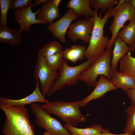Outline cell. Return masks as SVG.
Returning a JSON list of instances; mask_svg holds the SVG:
<instances>
[{
  "label": "cell",
  "mask_w": 135,
  "mask_h": 135,
  "mask_svg": "<svg viewBox=\"0 0 135 135\" xmlns=\"http://www.w3.org/2000/svg\"><path fill=\"white\" fill-rule=\"evenodd\" d=\"M6 119L2 132L4 135H35L34 126L30 120L28 109L24 106L0 104Z\"/></svg>",
  "instance_id": "6da1fadb"
},
{
  "label": "cell",
  "mask_w": 135,
  "mask_h": 135,
  "mask_svg": "<svg viewBox=\"0 0 135 135\" xmlns=\"http://www.w3.org/2000/svg\"><path fill=\"white\" fill-rule=\"evenodd\" d=\"M113 8L108 10L102 18L101 11L98 15L97 10H94V25L88 46L84 54V57L87 60L102 54L104 52L105 48L108 46L110 40L108 37L104 36V28L109 21L108 18Z\"/></svg>",
  "instance_id": "7a4b0ae2"
},
{
  "label": "cell",
  "mask_w": 135,
  "mask_h": 135,
  "mask_svg": "<svg viewBox=\"0 0 135 135\" xmlns=\"http://www.w3.org/2000/svg\"><path fill=\"white\" fill-rule=\"evenodd\" d=\"M80 101L66 102L57 100L43 103L40 106L44 110L58 116L66 123L75 126L87 120L80 110Z\"/></svg>",
  "instance_id": "3957f363"
},
{
  "label": "cell",
  "mask_w": 135,
  "mask_h": 135,
  "mask_svg": "<svg viewBox=\"0 0 135 135\" xmlns=\"http://www.w3.org/2000/svg\"><path fill=\"white\" fill-rule=\"evenodd\" d=\"M98 56L74 66H69L68 64V60L64 59L62 67L59 70V75L50 89L48 96H50L63 88L66 85L69 87L76 84L80 75L92 65Z\"/></svg>",
  "instance_id": "277c9868"
},
{
  "label": "cell",
  "mask_w": 135,
  "mask_h": 135,
  "mask_svg": "<svg viewBox=\"0 0 135 135\" xmlns=\"http://www.w3.org/2000/svg\"><path fill=\"white\" fill-rule=\"evenodd\" d=\"M112 51V48H106L98 56L92 65L82 74L79 80L84 82L88 86L94 87L96 85L98 76L104 75L109 80L112 71L110 61Z\"/></svg>",
  "instance_id": "5b68a950"
},
{
  "label": "cell",
  "mask_w": 135,
  "mask_h": 135,
  "mask_svg": "<svg viewBox=\"0 0 135 135\" xmlns=\"http://www.w3.org/2000/svg\"><path fill=\"white\" fill-rule=\"evenodd\" d=\"M112 16L114 19L109 28L112 36L106 48H112L113 46L115 38L120 30L124 27L125 23L135 19V10L130 5L128 0H118L117 5L112 8L110 18Z\"/></svg>",
  "instance_id": "8992f818"
},
{
  "label": "cell",
  "mask_w": 135,
  "mask_h": 135,
  "mask_svg": "<svg viewBox=\"0 0 135 135\" xmlns=\"http://www.w3.org/2000/svg\"><path fill=\"white\" fill-rule=\"evenodd\" d=\"M30 105L35 116V122L38 126L44 129L51 135H72L59 121L42 109L39 104L34 102Z\"/></svg>",
  "instance_id": "52a82bcc"
},
{
  "label": "cell",
  "mask_w": 135,
  "mask_h": 135,
  "mask_svg": "<svg viewBox=\"0 0 135 135\" xmlns=\"http://www.w3.org/2000/svg\"><path fill=\"white\" fill-rule=\"evenodd\" d=\"M34 68L33 78L39 80L41 92L45 97L48 95L54 80L58 76L59 73L51 69L47 64L45 58L38 53Z\"/></svg>",
  "instance_id": "ba28073f"
},
{
  "label": "cell",
  "mask_w": 135,
  "mask_h": 135,
  "mask_svg": "<svg viewBox=\"0 0 135 135\" xmlns=\"http://www.w3.org/2000/svg\"><path fill=\"white\" fill-rule=\"evenodd\" d=\"M94 16L78 19L71 24L66 32L68 38L74 43L80 39L89 44L94 25Z\"/></svg>",
  "instance_id": "9c48e42d"
},
{
  "label": "cell",
  "mask_w": 135,
  "mask_h": 135,
  "mask_svg": "<svg viewBox=\"0 0 135 135\" xmlns=\"http://www.w3.org/2000/svg\"><path fill=\"white\" fill-rule=\"evenodd\" d=\"M78 16L73 9L69 8L59 20L50 24L47 28L51 34L63 44L66 43V34L72 22Z\"/></svg>",
  "instance_id": "30bf717a"
},
{
  "label": "cell",
  "mask_w": 135,
  "mask_h": 135,
  "mask_svg": "<svg viewBox=\"0 0 135 135\" xmlns=\"http://www.w3.org/2000/svg\"><path fill=\"white\" fill-rule=\"evenodd\" d=\"M34 3H32L27 8L22 10H14V16L15 22L20 26L19 31L22 34L24 30L28 32L30 26L37 24H47V22L36 18V16L40 12L41 9L38 8L37 11L33 12L31 10Z\"/></svg>",
  "instance_id": "8fae6325"
},
{
  "label": "cell",
  "mask_w": 135,
  "mask_h": 135,
  "mask_svg": "<svg viewBox=\"0 0 135 135\" xmlns=\"http://www.w3.org/2000/svg\"><path fill=\"white\" fill-rule=\"evenodd\" d=\"M49 101L42 94L39 87V82L36 80V86L33 92L25 98L19 100H12L3 97H0V104L22 106L36 102L47 103Z\"/></svg>",
  "instance_id": "7c38bea8"
},
{
  "label": "cell",
  "mask_w": 135,
  "mask_h": 135,
  "mask_svg": "<svg viewBox=\"0 0 135 135\" xmlns=\"http://www.w3.org/2000/svg\"><path fill=\"white\" fill-rule=\"evenodd\" d=\"M117 88L116 86L105 76L101 75L97 80L93 90L89 95L81 100L80 107L84 106L91 100L102 97L108 92Z\"/></svg>",
  "instance_id": "4fadbf2b"
},
{
  "label": "cell",
  "mask_w": 135,
  "mask_h": 135,
  "mask_svg": "<svg viewBox=\"0 0 135 135\" xmlns=\"http://www.w3.org/2000/svg\"><path fill=\"white\" fill-rule=\"evenodd\" d=\"M42 4V8L37 15L36 18L50 24H52L60 16L58 6L55 4L54 0H46Z\"/></svg>",
  "instance_id": "5bb4252c"
},
{
  "label": "cell",
  "mask_w": 135,
  "mask_h": 135,
  "mask_svg": "<svg viewBox=\"0 0 135 135\" xmlns=\"http://www.w3.org/2000/svg\"><path fill=\"white\" fill-rule=\"evenodd\" d=\"M22 34L17 27L14 29L8 28L7 26L0 24V42L16 46L20 45L22 40Z\"/></svg>",
  "instance_id": "9a60e30c"
},
{
  "label": "cell",
  "mask_w": 135,
  "mask_h": 135,
  "mask_svg": "<svg viewBox=\"0 0 135 135\" xmlns=\"http://www.w3.org/2000/svg\"><path fill=\"white\" fill-rule=\"evenodd\" d=\"M109 80L117 88L121 89L126 93L135 87V82L131 78L125 74L118 72L117 69L112 70Z\"/></svg>",
  "instance_id": "2e32d148"
},
{
  "label": "cell",
  "mask_w": 135,
  "mask_h": 135,
  "mask_svg": "<svg viewBox=\"0 0 135 135\" xmlns=\"http://www.w3.org/2000/svg\"><path fill=\"white\" fill-rule=\"evenodd\" d=\"M114 46L112 51V58L111 61L112 70L117 69L118 62L127 53L131 52V47L120 38L116 36L114 40Z\"/></svg>",
  "instance_id": "e0dca14e"
},
{
  "label": "cell",
  "mask_w": 135,
  "mask_h": 135,
  "mask_svg": "<svg viewBox=\"0 0 135 135\" xmlns=\"http://www.w3.org/2000/svg\"><path fill=\"white\" fill-rule=\"evenodd\" d=\"M90 0H70L67 3L66 7L74 10L78 16L94 17V12L90 8Z\"/></svg>",
  "instance_id": "ac0fdd59"
},
{
  "label": "cell",
  "mask_w": 135,
  "mask_h": 135,
  "mask_svg": "<svg viewBox=\"0 0 135 135\" xmlns=\"http://www.w3.org/2000/svg\"><path fill=\"white\" fill-rule=\"evenodd\" d=\"M86 49L84 46L73 44L70 48H66L63 50L64 58L74 64L83 59Z\"/></svg>",
  "instance_id": "d6986e66"
},
{
  "label": "cell",
  "mask_w": 135,
  "mask_h": 135,
  "mask_svg": "<svg viewBox=\"0 0 135 135\" xmlns=\"http://www.w3.org/2000/svg\"><path fill=\"white\" fill-rule=\"evenodd\" d=\"M119 62V72L127 75L135 82V58L132 56L130 52L125 54Z\"/></svg>",
  "instance_id": "ffe728a7"
},
{
  "label": "cell",
  "mask_w": 135,
  "mask_h": 135,
  "mask_svg": "<svg viewBox=\"0 0 135 135\" xmlns=\"http://www.w3.org/2000/svg\"><path fill=\"white\" fill-rule=\"evenodd\" d=\"M64 126L72 135H100L104 128L100 125L94 124L85 128H79L66 123Z\"/></svg>",
  "instance_id": "44dd1931"
},
{
  "label": "cell",
  "mask_w": 135,
  "mask_h": 135,
  "mask_svg": "<svg viewBox=\"0 0 135 135\" xmlns=\"http://www.w3.org/2000/svg\"><path fill=\"white\" fill-rule=\"evenodd\" d=\"M116 36L131 47L134 46L135 44V19L130 21L128 25L119 31Z\"/></svg>",
  "instance_id": "7402d4cb"
},
{
  "label": "cell",
  "mask_w": 135,
  "mask_h": 135,
  "mask_svg": "<svg viewBox=\"0 0 135 135\" xmlns=\"http://www.w3.org/2000/svg\"><path fill=\"white\" fill-rule=\"evenodd\" d=\"M125 112L127 117L124 132L134 134L135 132V104H131L127 108Z\"/></svg>",
  "instance_id": "603a6c76"
},
{
  "label": "cell",
  "mask_w": 135,
  "mask_h": 135,
  "mask_svg": "<svg viewBox=\"0 0 135 135\" xmlns=\"http://www.w3.org/2000/svg\"><path fill=\"white\" fill-rule=\"evenodd\" d=\"M48 66L53 70L57 71L61 68L64 60L63 50L45 58Z\"/></svg>",
  "instance_id": "cb8c5ba5"
},
{
  "label": "cell",
  "mask_w": 135,
  "mask_h": 135,
  "mask_svg": "<svg viewBox=\"0 0 135 135\" xmlns=\"http://www.w3.org/2000/svg\"><path fill=\"white\" fill-rule=\"evenodd\" d=\"M62 51L60 44L58 42L54 41L47 43L42 47L38 53L41 56L46 58Z\"/></svg>",
  "instance_id": "d4e9b609"
},
{
  "label": "cell",
  "mask_w": 135,
  "mask_h": 135,
  "mask_svg": "<svg viewBox=\"0 0 135 135\" xmlns=\"http://www.w3.org/2000/svg\"><path fill=\"white\" fill-rule=\"evenodd\" d=\"M118 2L117 0H90V6L93 7L95 10H100L102 12H104L113 8Z\"/></svg>",
  "instance_id": "484cf974"
},
{
  "label": "cell",
  "mask_w": 135,
  "mask_h": 135,
  "mask_svg": "<svg viewBox=\"0 0 135 135\" xmlns=\"http://www.w3.org/2000/svg\"><path fill=\"white\" fill-rule=\"evenodd\" d=\"M11 0H0V24L7 26L8 12L10 9Z\"/></svg>",
  "instance_id": "4316f807"
},
{
  "label": "cell",
  "mask_w": 135,
  "mask_h": 135,
  "mask_svg": "<svg viewBox=\"0 0 135 135\" xmlns=\"http://www.w3.org/2000/svg\"><path fill=\"white\" fill-rule=\"evenodd\" d=\"M33 0H11L10 9L16 10L26 8L32 3Z\"/></svg>",
  "instance_id": "83f0119b"
},
{
  "label": "cell",
  "mask_w": 135,
  "mask_h": 135,
  "mask_svg": "<svg viewBox=\"0 0 135 135\" xmlns=\"http://www.w3.org/2000/svg\"><path fill=\"white\" fill-rule=\"evenodd\" d=\"M128 97L130 100L131 104H135V87L130 89L126 92Z\"/></svg>",
  "instance_id": "f1b7e54d"
},
{
  "label": "cell",
  "mask_w": 135,
  "mask_h": 135,
  "mask_svg": "<svg viewBox=\"0 0 135 135\" xmlns=\"http://www.w3.org/2000/svg\"><path fill=\"white\" fill-rule=\"evenodd\" d=\"M100 135H135L128 132L120 134H115L111 133L110 130L108 129H104Z\"/></svg>",
  "instance_id": "f546056e"
},
{
  "label": "cell",
  "mask_w": 135,
  "mask_h": 135,
  "mask_svg": "<svg viewBox=\"0 0 135 135\" xmlns=\"http://www.w3.org/2000/svg\"><path fill=\"white\" fill-rule=\"evenodd\" d=\"M35 2L33 6V8L41 4H42L44 2H45L46 0H34Z\"/></svg>",
  "instance_id": "4dcf8cb0"
},
{
  "label": "cell",
  "mask_w": 135,
  "mask_h": 135,
  "mask_svg": "<svg viewBox=\"0 0 135 135\" xmlns=\"http://www.w3.org/2000/svg\"><path fill=\"white\" fill-rule=\"evenodd\" d=\"M128 2L132 7L135 10V0H128Z\"/></svg>",
  "instance_id": "1f68e13d"
},
{
  "label": "cell",
  "mask_w": 135,
  "mask_h": 135,
  "mask_svg": "<svg viewBox=\"0 0 135 135\" xmlns=\"http://www.w3.org/2000/svg\"><path fill=\"white\" fill-rule=\"evenodd\" d=\"M131 51L134 52L135 55V44L134 46L132 47H131Z\"/></svg>",
  "instance_id": "d6a6232c"
},
{
  "label": "cell",
  "mask_w": 135,
  "mask_h": 135,
  "mask_svg": "<svg viewBox=\"0 0 135 135\" xmlns=\"http://www.w3.org/2000/svg\"><path fill=\"white\" fill-rule=\"evenodd\" d=\"M44 135H51L50 134L47 132L46 131L43 133Z\"/></svg>",
  "instance_id": "836d02e7"
}]
</instances>
